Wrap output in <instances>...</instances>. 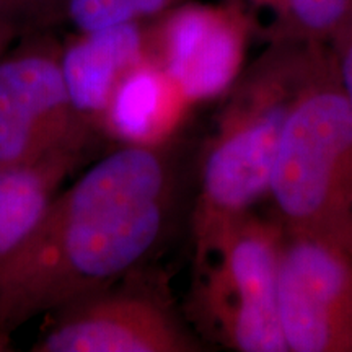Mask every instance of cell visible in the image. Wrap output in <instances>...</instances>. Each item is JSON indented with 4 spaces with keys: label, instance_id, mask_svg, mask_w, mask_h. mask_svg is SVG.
<instances>
[{
    "label": "cell",
    "instance_id": "1",
    "mask_svg": "<svg viewBox=\"0 0 352 352\" xmlns=\"http://www.w3.org/2000/svg\"><path fill=\"white\" fill-rule=\"evenodd\" d=\"M170 173L160 153L124 145L59 191L0 276L8 333L131 274L168 217Z\"/></svg>",
    "mask_w": 352,
    "mask_h": 352
},
{
    "label": "cell",
    "instance_id": "2",
    "mask_svg": "<svg viewBox=\"0 0 352 352\" xmlns=\"http://www.w3.org/2000/svg\"><path fill=\"white\" fill-rule=\"evenodd\" d=\"M63 44L51 32L19 38L0 57V168L26 165L101 138L82 124L60 69Z\"/></svg>",
    "mask_w": 352,
    "mask_h": 352
},
{
    "label": "cell",
    "instance_id": "3",
    "mask_svg": "<svg viewBox=\"0 0 352 352\" xmlns=\"http://www.w3.org/2000/svg\"><path fill=\"white\" fill-rule=\"evenodd\" d=\"M126 276L108 287L51 311L33 352H164L188 349L162 307Z\"/></svg>",
    "mask_w": 352,
    "mask_h": 352
},
{
    "label": "cell",
    "instance_id": "4",
    "mask_svg": "<svg viewBox=\"0 0 352 352\" xmlns=\"http://www.w3.org/2000/svg\"><path fill=\"white\" fill-rule=\"evenodd\" d=\"M352 151V109L344 96L320 94L285 118L271 188L290 217L307 219L327 202L340 164Z\"/></svg>",
    "mask_w": 352,
    "mask_h": 352
},
{
    "label": "cell",
    "instance_id": "5",
    "mask_svg": "<svg viewBox=\"0 0 352 352\" xmlns=\"http://www.w3.org/2000/svg\"><path fill=\"white\" fill-rule=\"evenodd\" d=\"M277 300L289 349L329 351L352 314L349 264L327 245L302 241L277 266Z\"/></svg>",
    "mask_w": 352,
    "mask_h": 352
},
{
    "label": "cell",
    "instance_id": "6",
    "mask_svg": "<svg viewBox=\"0 0 352 352\" xmlns=\"http://www.w3.org/2000/svg\"><path fill=\"white\" fill-rule=\"evenodd\" d=\"M145 54L176 83L186 100L219 95L235 77L241 39L223 12L184 6L145 34Z\"/></svg>",
    "mask_w": 352,
    "mask_h": 352
},
{
    "label": "cell",
    "instance_id": "7",
    "mask_svg": "<svg viewBox=\"0 0 352 352\" xmlns=\"http://www.w3.org/2000/svg\"><path fill=\"white\" fill-rule=\"evenodd\" d=\"M280 109L264 114L250 127L214 145L202 170V228L210 239L223 214L252 202L271 186L276 153L285 122Z\"/></svg>",
    "mask_w": 352,
    "mask_h": 352
},
{
    "label": "cell",
    "instance_id": "8",
    "mask_svg": "<svg viewBox=\"0 0 352 352\" xmlns=\"http://www.w3.org/2000/svg\"><path fill=\"white\" fill-rule=\"evenodd\" d=\"M145 56V33L139 21L80 32L63 43L60 69L70 104L82 124L101 135V120L114 88Z\"/></svg>",
    "mask_w": 352,
    "mask_h": 352
},
{
    "label": "cell",
    "instance_id": "9",
    "mask_svg": "<svg viewBox=\"0 0 352 352\" xmlns=\"http://www.w3.org/2000/svg\"><path fill=\"white\" fill-rule=\"evenodd\" d=\"M90 151L72 145L33 164L0 168V276Z\"/></svg>",
    "mask_w": 352,
    "mask_h": 352
},
{
    "label": "cell",
    "instance_id": "10",
    "mask_svg": "<svg viewBox=\"0 0 352 352\" xmlns=\"http://www.w3.org/2000/svg\"><path fill=\"white\" fill-rule=\"evenodd\" d=\"M184 101L176 83L145 56L114 88L100 132L124 145L151 147L173 129Z\"/></svg>",
    "mask_w": 352,
    "mask_h": 352
},
{
    "label": "cell",
    "instance_id": "11",
    "mask_svg": "<svg viewBox=\"0 0 352 352\" xmlns=\"http://www.w3.org/2000/svg\"><path fill=\"white\" fill-rule=\"evenodd\" d=\"M228 277L239 296L233 336L241 351L280 352L289 349L277 300V264L266 241L239 240L227 263Z\"/></svg>",
    "mask_w": 352,
    "mask_h": 352
},
{
    "label": "cell",
    "instance_id": "12",
    "mask_svg": "<svg viewBox=\"0 0 352 352\" xmlns=\"http://www.w3.org/2000/svg\"><path fill=\"white\" fill-rule=\"evenodd\" d=\"M67 8L69 0H0V20L25 36L67 21Z\"/></svg>",
    "mask_w": 352,
    "mask_h": 352
},
{
    "label": "cell",
    "instance_id": "13",
    "mask_svg": "<svg viewBox=\"0 0 352 352\" xmlns=\"http://www.w3.org/2000/svg\"><path fill=\"white\" fill-rule=\"evenodd\" d=\"M302 23L323 30L336 23L346 10L347 0H287Z\"/></svg>",
    "mask_w": 352,
    "mask_h": 352
},
{
    "label": "cell",
    "instance_id": "14",
    "mask_svg": "<svg viewBox=\"0 0 352 352\" xmlns=\"http://www.w3.org/2000/svg\"><path fill=\"white\" fill-rule=\"evenodd\" d=\"M19 38L20 34L15 28H12L6 21L0 20V57L6 54L13 44L19 41Z\"/></svg>",
    "mask_w": 352,
    "mask_h": 352
},
{
    "label": "cell",
    "instance_id": "15",
    "mask_svg": "<svg viewBox=\"0 0 352 352\" xmlns=\"http://www.w3.org/2000/svg\"><path fill=\"white\" fill-rule=\"evenodd\" d=\"M342 76H344V83H346V91H347V103L352 109V46L347 51L344 65H342Z\"/></svg>",
    "mask_w": 352,
    "mask_h": 352
},
{
    "label": "cell",
    "instance_id": "16",
    "mask_svg": "<svg viewBox=\"0 0 352 352\" xmlns=\"http://www.w3.org/2000/svg\"><path fill=\"white\" fill-rule=\"evenodd\" d=\"M12 351V333L0 327V352Z\"/></svg>",
    "mask_w": 352,
    "mask_h": 352
}]
</instances>
